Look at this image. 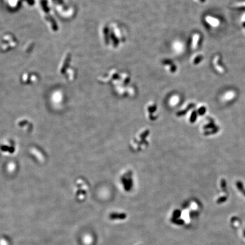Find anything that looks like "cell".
<instances>
[{"label": "cell", "instance_id": "obj_1", "mask_svg": "<svg viewBox=\"0 0 245 245\" xmlns=\"http://www.w3.org/2000/svg\"><path fill=\"white\" fill-rule=\"evenodd\" d=\"M110 219L111 220H124L126 218L127 215L125 213H112L110 214Z\"/></svg>", "mask_w": 245, "mask_h": 245}, {"label": "cell", "instance_id": "obj_2", "mask_svg": "<svg viewBox=\"0 0 245 245\" xmlns=\"http://www.w3.org/2000/svg\"><path fill=\"white\" fill-rule=\"evenodd\" d=\"M214 60V67H215V69L217 70V71H219L220 73L223 74V73H224L225 70H224V68H223V67H222V66H221L219 64V57L216 56Z\"/></svg>", "mask_w": 245, "mask_h": 245}, {"label": "cell", "instance_id": "obj_3", "mask_svg": "<svg viewBox=\"0 0 245 245\" xmlns=\"http://www.w3.org/2000/svg\"><path fill=\"white\" fill-rule=\"evenodd\" d=\"M208 22L210 23V24L211 26L214 27H217L220 24V22L219 19L216 18H213L210 17H208Z\"/></svg>", "mask_w": 245, "mask_h": 245}, {"label": "cell", "instance_id": "obj_4", "mask_svg": "<svg viewBox=\"0 0 245 245\" xmlns=\"http://www.w3.org/2000/svg\"><path fill=\"white\" fill-rule=\"evenodd\" d=\"M236 8H245V1L238 2L234 4Z\"/></svg>", "mask_w": 245, "mask_h": 245}, {"label": "cell", "instance_id": "obj_5", "mask_svg": "<svg viewBox=\"0 0 245 245\" xmlns=\"http://www.w3.org/2000/svg\"><path fill=\"white\" fill-rule=\"evenodd\" d=\"M241 24H242V30H243V31H244V33L245 34V22H241Z\"/></svg>", "mask_w": 245, "mask_h": 245}]
</instances>
